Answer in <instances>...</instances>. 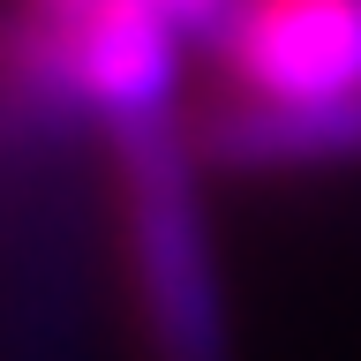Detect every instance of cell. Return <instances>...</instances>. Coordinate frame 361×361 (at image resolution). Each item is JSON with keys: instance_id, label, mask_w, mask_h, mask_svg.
<instances>
[{"instance_id": "4", "label": "cell", "mask_w": 361, "mask_h": 361, "mask_svg": "<svg viewBox=\"0 0 361 361\" xmlns=\"http://www.w3.org/2000/svg\"><path fill=\"white\" fill-rule=\"evenodd\" d=\"M143 8H151L173 38H211V45L226 38V23L241 16V0H143Z\"/></svg>"}, {"instance_id": "1", "label": "cell", "mask_w": 361, "mask_h": 361, "mask_svg": "<svg viewBox=\"0 0 361 361\" xmlns=\"http://www.w3.org/2000/svg\"><path fill=\"white\" fill-rule=\"evenodd\" d=\"M121 241L135 331L151 361H233L226 279L203 211V158L180 121H143L121 135Z\"/></svg>"}, {"instance_id": "2", "label": "cell", "mask_w": 361, "mask_h": 361, "mask_svg": "<svg viewBox=\"0 0 361 361\" xmlns=\"http://www.w3.org/2000/svg\"><path fill=\"white\" fill-rule=\"evenodd\" d=\"M226 75L264 98H361V0H241Z\"/></svg>"}, {"instance_id": "3", "label": "cell", "mask_w": 361, "mask_h": 361, "mask_svg": "<svg viewBox=\"0 0 361 361\" xmlns=\"http://www.w3.org/2000/svg\"><path fill=\"white\" fill-rule=\"evenodd\" d=\"M203 166L233 173H293V166H346L361 158V98H264L226 90L188 128Z\"/></svg>"}]
</instances>
